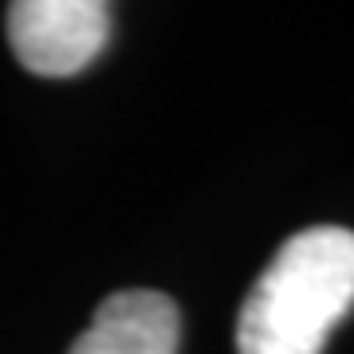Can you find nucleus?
Listing matches in <instances>:
<instances>
[{"instance_id": "f257e3e1", "label": "nucleus", "mask_w": 354, "mask_h": 354, "mask_svg": "<svg viewBox=\"0 0 354 354\" xmlns=\"http://www.w3.org/2000/svg\"><path fill=\"white\" fill-rule=\"evenodd\" d=\"M354 307V232L304 228L260 272L236 319L241 354H319Z\"/></svg>"}, {"instance_id": "f03ea898", "label": "nucleus", "mask_w": 354, "mask_h": 354, "mask_svg": "<svg viewBox=\"0 0 354 354\" xmlns=\"http://www.w3.org/2000/svg\"><path fill=\"white\" fill-rule=\"evenodd\" d=\"M16 59L36 75H75L111 36V4L99 0H16L4 16Z\"/></svg>"}, {"instance_id": "7ed1b4c3", "label": "nucleus", "mask_w": 354, "mask_h": 354, "mask_svg": "<svg viewBox=\"0 0 354 354\" xmlns=\"http://www.w3.org/2000/svg\"><path fill=\"white\" fill-rule=\"evenodd\" d=\"M181 315L162 291H114L67 354H177Z\"/></svg>"}]
</instances>
